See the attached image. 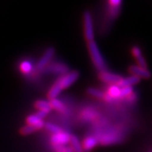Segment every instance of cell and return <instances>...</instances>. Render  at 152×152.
I'll list each match as a JSON object with an SVG mask.
<instances>
[{"instance_id": "1", "label": "cell", "mask_w": 152, "mask_h": 152, "mask_svg": "<svg viewBox=\"0 0 152 152\" xmlns=\"http://www.w3.org/2000/svg\"><path fill=\"white\" fill-rule=\"evenodd\" d=\"M88 50L91 55V58L95 65L96 69L100 72L107 70V64L102 54L97 43L95 41H91L88 42Z\"/></svg>"}, {"instance_id": "2", "label": "cell", "mask_w": 152, "mask_h": 152, "mask_svg": "<svg viewBox=\"0 0 152 152\" xmlns=\"http://www.w3.org/2000/svg\"><path fill=\"white\" fill-rule=\"evenodd\" d=\"M83 20H84V33L85 37L89 42L94 41L95 34H94V28H93L92 16L89 11H85L83 15Z\"/></svg>"}, {"instance_id": "3", "label": "cell", "mask_w": 152, "mask_h": 152, "mask_svg": "<svg viewBox=\"0 0 152 152\" xmlns=\"http://www.w3.org/2000/svg\"><path fill=\"white\" fill-rule=\"evenodd\" d=\"M79 77H80V73L78 71L73 70L67 73L65 75L62 76L57 82L59 84L62 89H66L72 86L79 79Z\"/></svg>"}, {"instance_id": "4", "label": "cell", "mask_w": 152, "mask_h": 152, "mask_svg": "<svg viewBox=\"0 0 152 152\" xmlns=\"http://www.w3.org/2000/svg\"><path fill=\"white\" fill-rule=\"evenodd\" d=\"M122 140H123V135L121 134L115 132H109L107 134H104L99 139V142L104 145L118 144Z\"/></svg>"}, {"instance_id": "5", "label": "cell", "mask_w": 152, "mask_h": 152, "mask_svg": "<svg viewBox=\"0 0 152 152\" xmlns=\"http://www.w3.org/2000/svg\"><path fill=\"white\" fill-rule=\"evenodd\" d=\"M99 78L102 81L105 82V83L113 84V85H118V83L123 79L122 76L113 73V72H109L107 70L100 72Z\"/></svg>"}, {"instance_id": "6", "label": "cell", "mask_w": 152, "mask_h": 152, "mask_svg": "<svg viewBox=\"0 0 152 152\" xmlns=\"http://www.w3.org/2000/svg\"><path fill=\"white\" fill-rule=\"evenodd\" d=\"M71 135L67 132H61L59 134H53L51 140L56 146H64V145L70 142Z\"/></svg>"}, {"instance_id": "7", "label": "cell", "mask_w": 152, "mask_h": 152, "mask_svg": "<svg viewBox=\"0 0 152 152\" xmlns=\"http://www.w3.org/2000/svg\"><path fill=\"white\" fill-rule=\"evenodd\" d=\"M129 70L132 74V75L137 76L140 79H148L151 76V71L148 70L147 69L142 68L139 65H131L129 69Z\"/></svg>"}, {"instance_id": "8", "label": "cell", "mask_w": 152, "mask_h": 152, "mask_svg": "<svg viewBox=\"0 0 152 152\" xmlns=\"http://www.w3.org/2000/svg\"><path fill=\"white\" fill-rule=\"evenodd\" d=\"M55 53V50L53 48H49L48 49L46 50V52L44 53L43 56L41 58V59L39 60V62L37 63V68L38 69H43L45 66L48 64L49 62L51 61V59L53 58V55Z\"/></svg>"}, {"instance_id": "9", "label": "cell", "mask_w": 152, "mask_h": 152, "mask_svg": "<svg viewBox=\"0 0 152 152\" xmlns=\"http://www.w3.org/2000/svg\"><path fill=\"white\" fill-rule=\"evenodd\" d=\"M109 4H110V8H109L110 16L113 19H115L119 15L120 11H121L122 2L120 0H111L109 1Z\"/></svg>"}, {"instance_id": "10", "label": "cell", "mask_w": 152, "mask_h": 152, "mask_svg": "<svg viewBox=\"0 0 152 152\" xmlns=\"http://www.w3.org/2000/svg\"><path fill=\"white\" fill-rule=\"evenodd\" d=\"M98 143H99V140L96 137H95V136H88V137H86L84 140L82 146H83V149H84L85 152H88L90 151H91L94 147L96 146Z\"/></svg>"}, {"instance_id": "11", "label": "cell", "mask_w": 152, "mask_h": 152, "mask_svg": "<svg viewBox=\"0 0 152 152\" xmlns=\"http://www.w3.org/2000/svg\"><path fill=\"white\" fill-rule=\"evenodd\" d=\"M132 53L136 59H137V63H138V65L140 66L142 68H147V64L146 61L145 59V58L143 57L142 55V52L140 48L138 47V46H134L133 48H132Z\"/></svg>"}, {"instance_id": "12", "label": "cell", "mask_w": 152, "mask_h": 152, "mask_svg": "<svg viewBox=\"0 0 152 152\" xmlns=\"http://www.w3.org/2000/svg\"><path fill=\"white\" fill-rule=\"evenodd\" d=\"M26 123H27V124L34 126L37 129V130L43 128L44 125H45L43 120L40 118H38L36 114H32V115L28 116L27 118H26Z\"/></svg>"}, {"instance_id": "13", "label": "cell", "mask_w": 152, "mask_h": 152, "mask_svg": "<svg viewBox=\"0 0 152 152\" xmlns=\"http://www.w3.org/2000/svg\"><path fill=\"white\" fill-rule=\"evenodd\" d=\"M140 81V79L139 77L134 75H130L126 78H123L121 81L118 83V86L120 87H126V86H133L134 85L138 84Z\"/></svg>"}, {"instance_id": "14", "label": "cell", "mask_w": 152, "mask_h": 152, "mask_svg": "<svg viewBox=\"0 0 152 152\" xmlns=\"http://www.w3.org/2000/svg\"><path fill=\"white\" fill-rule=\"evenodd\" d=\"M69 143L71 144V150L73 152H85L81 143L76 135H71Z\"/></svg>"}, {"instance_id": "15", "label": "cell", "mask_w": 152, "mask_h": 152, "mask_svg": "<svg viewBox=\"0 0 152 152\" xmlns=\"http://www.w3.org/2000/svg\"><path fill=\"white\" fill-rule=\"evenodd\" d=\"M35 107L37 108L39 111H45L47 113H49L52 109L50 102L44 100H37L35 102Z\"/></svg>"}, {"instance_id": "16", "label": "cell", "mask_w": 152, "mask_h": 152, "mask_svg": "<svg viewBox=\"0 0 152 152\" xmlns=\"http://www.w3.org/2000/svg\"><path fill=\"white\" fill-rule=\"evenodd\" d=\"M62 88L59 86V84L58 82H56L54 85L53 86V87L50 89V91H48V97L50 99V100H53V99H55L57 98V96L59 95L61 91H62Z\"/></svg>"}, {"instance_id": "17", "label": "cell", "mask_w": 152, "mask_h": 152, "mask_svg": "<svg viewBox=\"0 0 152 152\" xmlns=\"http://www.w3.org/2000/svg\"><path fill=\"white\" fill-rule=\"evenodd\" d=\"M120 91H121V87L118 85H112L109 86L107 90V94L117 100L120 98Z\"/></svg>"}, {"instance_id": "18", "label": "cell", "mask_w": 152, "mask_h": 152, "mask_svg": "<svg viewBox=\"0 0 152 152\" xmlns=\"http://www.w3.org/2000/svg\"><path fill=\"white\" fill-rule=\"evenodd\" d=\"M87 93L91 96L93 97L97 98V99H104V96H105V93L99 90L97 88H94V87H90L87 89Z\"/></svg>"}, {"instance_id": "19", "label": "cell", "mask_w": 152, "mask_h": 152, "mask_svg": "<svg viewBox=\"0 0 152 152\" xmlns=\"http://www.w3.org/2000/svg\"><path fill=\"white\" fill-rule=\"evenodd\" d=\"M44 127L51 133H53V134H59L62 132V129H60L58 126H57L54 124H52V123H47L45 124Z\"/></svg>"}, {"instance_id": "20", "label": "cell", "mask_w": 152, "mask_h": 152, "mask_svg": "<svg viewBox=\"0 0 152 152\" xmlns=\"http://www.w3.org/2000/svg\"><path fill=\"white\" fill-rule=\"evenodd\" d=\"M49 102H50L52 108H54L56 110H58V111H63L64 109V106L63 102L61 101H59L58 99H57V98L50 100Z\"/></svg>"}, {"instance_id": "21", "label": "cell", "mask_w": 152, "mask_h": 152, "mask_svg": "<svg viewBox=\"0 0 152 152\" xmlns=\"http://www.w3.org/2000/svg\"><path fill=\"white\" fill-rule=\"evenodd\" d=\"M35 131H37V129L34 126L26 124L25 125V126H23L20 129V133L22 135H28V134H31L34 133Z\"/></svg>"}, {"instance_id": "22", "label": "cell", "mask_w": 152, "mask_h": 152, "mask_svg": "<svg viewBox=\"0 0 152 152\" xmlns=\"http://www.w3.org/2000/svg\"><path fill=\"white\" fill-rule=\"evenodd\" d=\"M134 92V88L133 86H126L121 87V91H120V98L129 97L130 95Z\"/></svg>"}, {"instance_id": "23", "label": "cell", "mask_w": 152, "mask_h": 152, "mask_svg": "<svg viewBox=\"0 0 152 152\" xmlns=\"http://www.w3.org/2000/svg\"><path fill=\"white\" fill-rule=\"evenodd\" d=\"M32 69V66H31V64L30 62H24L22 63L21 66H20V69L23 73L26 74V73H29L30 71Z\"/></svg>"}, {"instance_id": "24", "label": "cell", "mask_w": 152, "mask_h": 152, "mask_svg": "<svg viewBox=\"0 0 152 152\" xmlns=\"http://www.w3.org/2000/svg\"><path fill=\"white\" fill-rule=\"evenodd\" d=\"M48 113H47V112H45V111H38L37 113H36V115L37 116L38 118H45L47 115H48Z\"/></svg>"}, {"instance_id": "25", "label": "cell", "mask_w": 152, "mask_h": 152, "mask_svg": "<svg viewBox=\"0 0 152 152\" xmlns=\"http://www.w3.org/2000/svg\"><path fill=\"white\" fill-rule=\"evenodd\" d=\"M151 152H152V151H151Z\"/></svg>"}]
</instances>
